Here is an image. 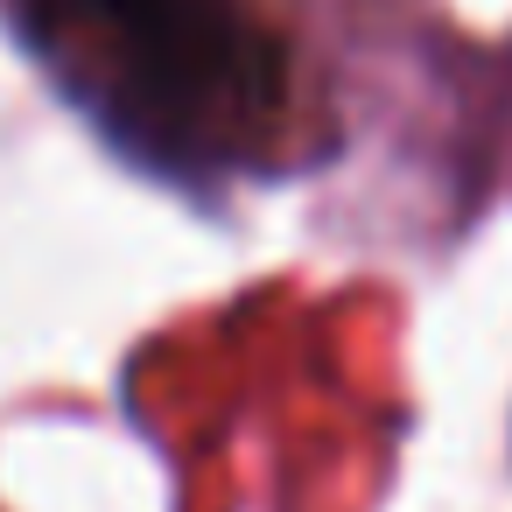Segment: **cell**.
Instances as JSON below:
<instances>
[{
	"mask_svg": "<svg viewBox=\"0 0 512 512\" xmlns=\"http://www.w3.org/2000/svg\"><path fill=\"white\" fill-rule=\"evenodd\" d=\"M43 71L141 162L204 176L260 148L281 57L239 0H8Z\"/></svg>",
	"mask_w": 512,
	"mask_h": 512,
	"instance_id": "6da1fadb",
	"label": "cell"
}]
</instances>
